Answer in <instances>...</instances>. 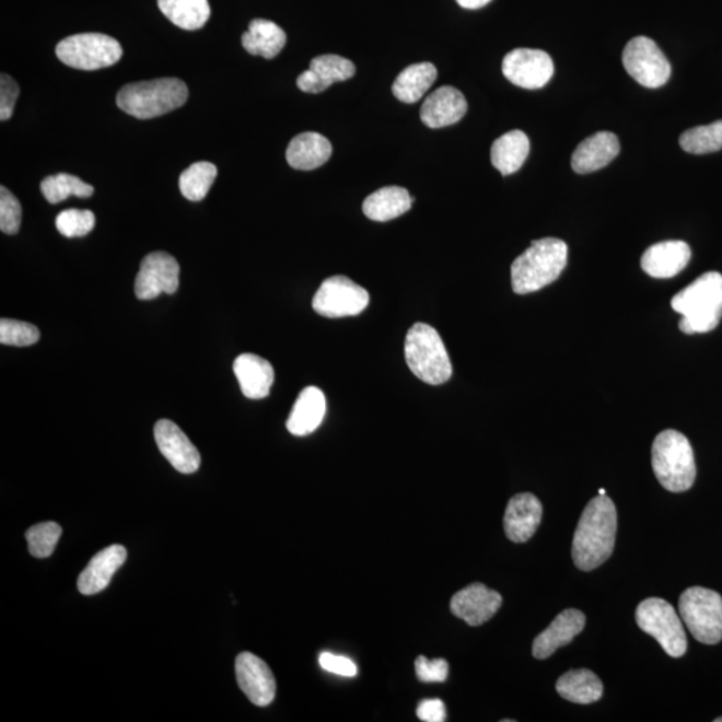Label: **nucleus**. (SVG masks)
Masks as SVG:
<instances>
[{"instance_id":"obj_1","label":"nucleus","mask_w":722,"mask_h":722,"mask_svg":"<svg viewBox=\"0 0 722 722\" xmlns=\"http://www.w3.org/2000/svg\"><path fill=\"white\" fill-rule=\"evenodd\" d=\"M617 535L616 504L606 496L592 499L583 510L573 539V561L578 569L592 571L610 558Z\"/></svg>"},{"instance_id":"obj_2","label":"nucleus","mask_w":722,"mask_h":722,"mask_svg":"<svg viewBox=\"0 0 722 722\" xmlns=\"http://www.w3.org/2000/svg\"><path fill=\"white\" fill-rule=\"evenodd\" d=\"M672 308L683 316L678 327L685 335L708 334L722 317V275L708 272L674 294Z\"/></svg>"},{"instance_id":"obj_3","label":"nucleus","mask_w":722,"mask_h":722,"mask_svg":"<svg viewBox=\"0 0 722 722\" xmlns=\"http://www.w3.org/2000/svg\"><path fill=\"white\" fill-rule=\"evenodd\" d=\"M568 264V245L559 238H542L511 265V284L516 294H528L558 280Z\"/></svg>"},{"instance_id":"obj_4","label":"nucleus","mask_w":722,"mask_h":722,"mask_svg":"<svg viewBox=\"0 0 722 722\" xmlns=\"http://www.w3.org/2000/svg\"><path fill=\"white\" fill-rule=\"evenodd\" d=\"M189 92L178 78H159L126 84L119 90L117 105L129 116L150 119L176 110L188 101Z\"/></svg>"},{"instance_id":"obj_5","label":"nucleus","mask_w":722,"mask_h":722,"mask_svg":"<svg viewBox=\"0 0 722 722\" xmlns=\"http://www.w3.org/2000/svg\"><path fill=\"white\" fill-rule=\"evenodd\" d=\"M652 466L655 478L667 491H688L695 484L694 449L682 432L665 430L659 433L652 447Z\"/></svg>"},{"instance_id":"obj_6","label":"nucleus","mask_w":722,"mask_h":722,"mask_svg":"<svg viewBox=\"0 0 722 722\" xmlns=\"http://www.w3.org/2000/svg\"><path fill=\"white\" fill-rule=\"evenodd\" d=\"M405 353L409 370L421 382L441 385L453 375V365L442 337L429 324L418 323L409 328Z\"/></svg>"},{"instance_id":"obj_7","label":"nucleus","mask_w":722,"mask_h":722,"mask_svg":"<svg viewBox=\"0 0 722 722\" xmlns=\"http://www.w3.org/2000/svg\"><path fill=\"white\" fill-rule=\"evenodd\" d=\"M678 610L698 642L715 645L722 640V597L718 592L698 586L686 589Z\"/></svg>"},{"instance_id":"obj_8","label":"nucleus","mask_w":722,"mask_h":722,"mask_svg":"<svg viewBox=\"0 0 722 722\" xmlns=\"http://www.w3.org/2000/svg\"><path fill=\"white\" fill-rule=\"evenodd\" d=\"M60 62L72 69L94 71L116 65L123 58V46L112 36L86 33L68 36L56 48Z\"/></svg>"},{"instance_id":"obj_9","label":"nucleus","mask_w":722,"mask_h":722,"mask_svg":"<svg viewBox=\"0 0 722 722\" xmlns=\"http://www.w3.org/2000/svg\"><path fill=\"white\" fill-rule=\"evenodd\" d=\"M638 628L657 640L671 657L679 659L688 649V640L682 618L669 602L662 598H648L637 607Z\"/></svg>"},{"instance_id":"obj_10","label":"nucleus","mask_w":722,"mask_h":722,"mask_svg":"<svg viewBox=\"0 0 722 722\" xmlns=\"http://www.w3.org/2000/svg\"><path fill=\"white\" fill-rule=\"evenodd\" d=\"M625 70L643 88L659 89L669 81L672 66L665 54L648 36H636L624 48Z\"/></svg>"},{"instance_id":"obj_11","label":"nucleus","mask_w":722,"mask_h":722,"mask_svg":"<svg viewBox=\"0 0 722 722\" xmlns=\"http://www.w3.org/2000/svg\"><path fill=\"white\" fill-rule=\"evenodd\" d=\"M369 304L370 293L341 275L325 280L312 301L313 310L329 318L358 316Z\"/></svg>"},{"instance_id":"obj_12","label":"nucleus","mask_w":722,"mask_h":722,"mask_svg":"<svg viewBox=\"0 0 722 722\" xmlns=\"http://www.w3.org/2000/svg\"><path fill=\"white\" fill-rule=\"evenodd\" d=\"M503 75L508 80L527 90L546 86L554 75V63L549 54L535 48H515L504 57Z\"/></svg>"},{"instance_id":"obj_13","label":"nucleus","mask_w":722,"mask_h":722,"mask_svg":"<svg viewBox=\"0 0 722 722\" xmlns=\"http://www.w3.org/2000/svg\"><path fill=\"white\" fill-rule=\"evenodd\" d=\"M179 287V264L166 252H153L143 258L136 279V296L153 300L161 293L173 294Z\"/></svg>"},{"instance_id":"obj_14","label":"nucleus","mask_w":722,"mask_h":722,"mask_svg":"<svg viewBox=\"0 0 722 722\" xmlns=\"http://www.w3.org/2000/svg\"><path fill=\"white\" fill-rule=\"evenodd\" d=\"M154 438L161 454L180 474L196 473L201 466V455L190 439L172 420L162 419L154 426Z\"/></svg>"},{"instance_id":"obj_15","label":"nucleus","mask_w":722,"mask_h":722,"mask_svg":"<svg viewBox=\"0 0 722 722\" xmlns=\"http://www.w3.org/2000/svg\"><path fill=\"white\" fill-rule=\"evenodd\" d=\"M502 595L484 583H473L451 599V612L469 626H480L490 621L502 606Z\"/></svg>"},{"instance_id":"obj_16","label":"nucleus","mask_w":722,"mask_h":722,"mask_svg":"<svg viewBox=\"0 0 722 722\" xmlns=\"http://www.w3.org/2000/svg\"><path fill=\"white\" fill-rule=\"evenodd\" d=\"M236 677L240 689L252 703L268 707L275 700L276 679L267 662L257 655L244 652L236 659Z\"/></svg>"},{"instance_id":"obj_17","label":"nucleus","mask_w":722,"mask_h":722,"mask_svg":"<svg viewBox=\"0 0 722 722\" xmlns=\"http://www.w3.org/2000/svg\"><path fill=\"white\" fill-rule=\"evenodd\" d=\"M544 508L534 493L522 492L510 499L504 513V532L514 544H525L537 532Z\"/></svg>"},{"instance_id":"obj_18","label":"nucleus","mask_w":722,"mask_h":722,"mask_svg":"<svg viewBox=\"0 0 722 722\" xmlns=\"http://www.w3.org/2000/svg\"><path fill=\"white\" fill-rule=\"evenodd\" d=\"M354 72L351 60L328 54L312 59L310 69L298 78V88L304 93H323L330 84L351 80Z\"/></svg>"},{"instance_id":"obj_19","label":"nucleus","mask_w":722,"mask_h":722,"mask_svg":"<svg viewBox=\"0 0 722 722\" xmlns=\"http://www.w3.org/2000/svg\"><path fill=\"white\" fill-rule=\"evenodd\" d=\"M467 101L459 90L443 86L427 96L420 108V119L431 129L454 125L466 116Z\"/></svg>"},{"instance_id":"obj_20","label":"nucleus","mask_w":722,"mask_h":722,"mask_svg":"<svg viewBox=\"0 0 722 722\" xmlns=\"http://www.w3.org/2000/svg\"><path fill=\"white\" fill-rule=\"evenodd\" d=\"M586 625V617L580 610L566 609L558 614L549 628L542 631L533 643V655L538 660L549 659L559 648L569 645Z\"/></svg>"},{"instance_id":"obj_21","label":"nucleus","mask_w":722,"mask_h":722,"mask_svg":"<svg viewBox=\"0 0 722 722\" xmlns=\"http://www.w3.org/2000/svg\"><path fill=\"white\" fill-rule=\"evenodd\" d=\"M691 257L690 246L684 241H662L643 253V272L654 279H672L686 268Z\"/></svg>"},{"instance_id":"obj_22","label":"nucleus","mask_w":722,"mask_h":722,"mask_svg":"<svg viewBox=\"0 0 722 722\" xmlns=\"http://www.w3.org/2000/svg\"><path fill=\"white\" fill-rule=\"evenodd\" d=\"M619 141L610 131L595 132L578 144L571 156V166L578 174H589L599 171L610 164L619 154Z\"/></svg>"},{"instance_id":"obj_23","label":"nucleus","mask_w":722,"mask_h":722,"mask_svg":"<svg viewBox=\"0 0 722 722\" xmlns=\"http://www.w3.org/2000/svg\"><path fill=\"white\" fill-rule=\"evenodd\" d=\"M128 551L124 546L112 545L95 554L78 578V590L84 595H93L108 586L116 571L126 562Z\"/></svg>"},{"instance_id":"obj_24","label":"nucleus","mask_w":722,"mask_h":722,"mask_svg":"<svg viewBox=\"0 0 722 722\" xmlns=\"http://www.w3.org/2000/svg\"><path fill=\"white\" fill-rule=\"evenodd\" d=\"M233 371L241 391L248 399H264L269 395L275 383V370L268 360L257 354L243 353L234 360Z\"/></svg>"},{"instance_id":"obj_25","label":"nucleus","mask_w":722,"mask_h":722,"mask_svg":"<svg viewBox=\"0 0 722 722\" xmlns=\"http://www.w3.org/2000/svg\"><path fill=\"white\" fill-rule=\"evenodd\" d=\"M325 412H327V400L323 391L317 387H306L294 401L287 429L294 436L310 435L321 427Z\"/></svg>"},{"instance_id":"obj_26","label":"nucleus","mask_w":722,"mask_h":722,"mask_svg":"<svg viewBox=\"0 0 722 722\" xmlns=\"http://www.w3.org/2000/svg\"><path fill=\"white\" fill-rule=\"evenodd\" d=\"M333 155V144L318 132L306 131L288 144L287 161L296 171H313L321 167Z\"/></svg>"},{"instance_id":"obj_27","label":"nucleus","mask_w":722,"mask_h":722,"mask_svg":"<svg viewBox=\"0 0 722 722\" xmlns=\"http://www.w3.org/2000/svg\"><path fill=\"white\" fill-rule=\"evenodd\" d=\"M412 202L407 189L400 186H385L365 198L363 212L372 221L385 222L407 213Z\"/></svg>"},{"instance_id":"obj_28","label":"nucleus","mask_w":722,"mask_h":722,"mask_svg":"<svg viewBox=\"0 0 722 722\" xmlns=\"http://www.w3.org/2000/svg\"><path fill=\"white\" fill-rule=\"evenodd\" d=\"M243 46L252 56L273 59L279 56L287 44L284 30L275 22L267 20H253L248 32L243 34Z\"/></svg>"},{"instance_id":"obj_29","label":"nucleus","mask_w":722,"mask_h":722,"mask_svg":"<svg viewBox=\"0 0 722 722\" xmlns=\"http://www.w3.org/2000/svg\"><path fill=\"white\" fill-rule=\"evenodd\" d=\"M528 153V137L521 130H513L492 143L491 162L499 173L510 176L525 164Z\"/></svg>"},{"instance_id":"obj_30","label":"nucleus","mask_w":722,"mask_h":722,"mask_svg":"<svg viewBox=\"0 0 722 722\" xmlns=\"http://www.w3.org/2000/svg\"><path fill=\"white\" fill-rule=\"evenodd\" d=\"M556 688L564 700L581 706L597 702L604 694V685L599 677L589 669H574L562 674L558 678Z\"/></svg>"},{"instance_id":"obj_31","label":"nucleus","mask_w":722,"mask_h":722,"mask_svg":"<svg viewBox=\"0 0 722 722\" xmlns=\"http://www.w3.org/2000/svg\"><path fill=\"white\" fill-rule=\"evenodd\" d=\"M436 77L438 70L430 62L408 66L397 75L393 84V93L397 100L406 104H415L429 92Z\"/></svg>"},{"instance_id":"obj_32","label":"nucleus","mask_w":722,"mask_h":722,"mask_svg":"<svg viewBox=\"0 0 722 722\" xmlns=\"http://www.w3.org/2000/svg\"><path fill=\"white\" fill-rule=\"evenodd\" d=\"M159 8L168 21L189 32L202 28L210 18L208 0H159Z\"/></svg>"},{"instance_id":"obj_33","label":"nucleus","mask_w":722,"mask_h":722,"mask_svg":"<svg viewBox=\"0 0 722 722\" xmlns=\"http://www.w3.org/2000/svg\"><path fill=\"white\" fill-rule=\"evenodd\" d=\"M42 195L50 203H59L75 196L88 198L94 195L92 185L83 183L81 178L68 173H59L57 176H48L40 183Z\"/></svg>"},{"instance_id":"obj_34","label":"nucleus","mask_w":722,"mask_h":722,"mask_svg":"<svg viewBox=\"0 0 722 722\" xmlns=\"http://www.w3.org/2000/svg\"><path fill=\"white\" fill-rule=\"evenodd\" d=\"M217 177V167L210 162H196L179 177V190L189 201H201L207 197Z\"/></svg>"},{"instance_id":"obj_35","label":"nucleus","mask_w":722,"mask_h":722,"mask_svg":"<svg viewBox=\"0 0 722 722\" xmlns=\"http://www.w3.org/2000/svg\"><path fill=\"white\" fill-rule=\"evenodd\" d=\"M679 144L690 154L719 152L722 149V119L684 131L679 137Z\"/></svg>"},{"instance_id":"obj_36","label":"nucleus","mask_w":722,"mask_h":722,"mask_svg":"<svg viewBox=\"0 0 722 722\" xmlns=\"http://www.w3.org/2000/svg\"><path fill=\"white\" fill-rule=\"evenodd\" d=\"M60 535H62V528L56 522L38 523V525L30 527L26 533L30 552L35 558L50 557L56 550Z\"/></svg>"},{"instance_id":"obj_37","label":"nucleus","mask_w":722,"mask_h":722,"mask_svg":"<svg viewBox=\"0 0 722 722\" xmlns=\"http://www.w3.org/2000/svg\"><path fill=\"white\" fill-rule=\"evenodd\" d=\"M58 232L65 237L86 236L95 226V216L92 210L68 209L57 217Z\"/></svg>"},{"instance_id":"obj_38","label":"nucleus","mask_w":722,"mask_h":722,"mask_svg":"<svg viewBox=\"0 0 722 722\" xmlns=\"http://www.w3.org/2000/svg\"><path fill=\"white\" fill-rule=\"evenodd\" d=\"M39 339V329L33 324L11 321V318L0 321V342L3 346L30 347Z\"/></svg>"},{"instance_id":"obj_39","label":"nucleus","mask_w":722,"mask_h":722,"mask_svg":"<svg viewBox=\"0 0 722 722\" xmlns=\"http://www.w3.org/2000/svg\"><path fill=\"white\" fill-rule=\"evenodd\" d=\"M22 224V207L18 198L2 186L0 188V231L16 234Z\"/></svg>"},{"instance_id":"obj_40","label":"nucleus","mask_w":722,"mask_h":722,"mask_svg":"<svg viewBox=\"0 0 722 722\" xmlns=\"http://www.w3.org/2000/svg\"><path fill=\"white\" fill-rule=\"evenodd\" d=\"M415 671L421 683L442 684L449 678V662L443 659L429 660L420 655L415 661Z\"/></svg>"},{"instance_id":"obj_41","label":"nucleus","mask_w":722,"mask_h":722,"mask_svg":"<svg viewBox=\"0 0 722 722\" xmlns=\"http://www.w3.org/2000/svg\"><path fill=\"white\" fill-rule=\"evenodd\" d=\"M20 96V86L9 74L0 75V119L9 120Z\"/></svg>"},{"instance_id":"obj_42","label":"nucleus","mask_w":722,"mask_h":722,"mask_svg":"<svg viewBox=\"0 0 722 722\" xmlns=\"http://www.w3.org/2000/svg\"><path fill=\"white\" fill-rule=\"evenodd\" d=\"M318 664H321L324 671L337 674V676L354 677L358 674L357 664L352 660L345 657V655L324 652L318 657Z\"/></svg>"},{"instance_id":"obj_43","label":"nucleus","mask_w":722,"mask_h":722,"mask_svg":"<svg viewBox=\"0 0 722 722\" xmlns=\"http://www.w3.org/2000/svg\"><path fill=\"white\" fill-rule=\"evenodd\" d=\"M417 714L424 722H443L447 720V713H445V706L442 700H426L420 702Z\"/></svg>"},{"instance_id":"obj_44","label":"nucleus","mask_w":722,"mask_h":722,"mask_svg":"<svg viewBox=\"0 0 722 722\" xmlns=\"http://www.w3.org/2000/svg\"><path fill=\"white\" fill-rule=\"evenodd\" d=\"M456 2L463 9L478 10L485 8V5L489 4L491 0H456Z\"/></svg>"},{"instance_id":"obj_45","label":"nucleus","mask_w":722,"mask_h":722,"mask_svg":"<svg viewBox=\"0 0 722 722\" xmlns=\"http://www.w3.org/2000/svg\"><path fill=\"white\" fill-rule=\"evenodd\" d=\"M598 496H606L605 489H601L599 492H598Z\"/></svg>"},{"instance_id":"obj_46","label":"nucleus","mask_w":722,"mask_h":722,"mask_svg":"<svg viewBox=\"0 0 722 722\" xmlns=\"http://www.w3.org/2000/svg\"><path fill=\"white\" fill-rule=\"evenodd\" d=\"M715 722H722V718L715 719Z\"/></svg>"}]
</instances>
